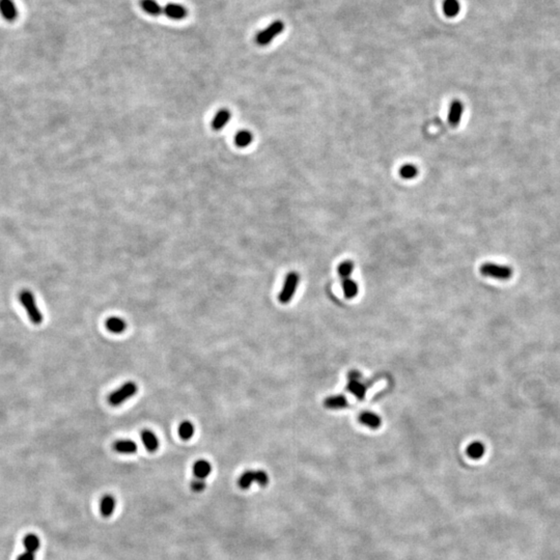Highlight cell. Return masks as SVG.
I'll list each match as a JSON object with an SVG mask.
<instances>
[{"instance_id":"cell-1","label":"cell","mask_w":560,"mask_h":560,"mask_svg":"<svg viewBox=\"0 0 560 560\" xmlns=\"http://www.w3.org/2000/svg\"><path fill=\"white\" fill-rule=\"evenodd\" d=\"M19 300L28 314L29 320L35 325L42 324L43 314L35 302L33 294L28 290H23L19 293Z\"/></svg>"},{"instance_id":"cell-28","label":"cell","mask_w":560,"mask_h":560,"mask_svg":"<svg viewBox=\"0 0 560 560\" xmlns=\"http://www.w3.org/2000/svg\"><path fill=\"white\" fill-rule=\"evenodd\" d=\"M191 489L194 492H203L205 489V482L202 478H195L191 483Z\"/></svg>"},{"instance_id":"cell-3","label":"cell","mask_w":560,"mask_h":560,"mask_svg":"<svg viewBox=\"0 0 560 560\" xmlns=\"http://www.w3.org/2000/svg\"><path fill=\"white\" fill-rule=\"evenodd\" d=\"M254 483L258 484L260 486H266L269 483L268 474L263 470H248L244 472L238 481L239 486L243 490L249 489Z\"/></svg>"},{"instance_id":"cell-16","label":"cell","mask_w":560,"mask_h":560,"mask_svg":"<svg viewBox=\"0 0 560 560\" xmlns=\"http://www.w3.org/2000/svg\"><path fill=\"white\" fill-rule=\"evenodd\" d=\"M115 509V499L111 495H105L100 502V511L105 518L110 517Z\"/></svg>"},{"instance_id":"cell-21","label":"cell","mask_w":560,"mask_h":560,"mask_svg":"<svg viewBox=\"0 0 560 560\" xmlns=\"http://www.w3.org/2000/svg\"><path fill=\"white\" fill-rule=\"evenodd\" d=\"M342 291L347 299H353L358 294V284L353 279H342Z\"/></svg>"},{"instance_id":"cell-15","label":"cell","mask_w":560,"mask_h":560,"mask_svg":"<svg viewBox=\"0 0 560 560\" xmlns=\"http://www.w3.org/2000/svg\"><path fill=\"white\" fill-rule=\"evenodd\" d=\"M359 421L373 430L380 428L382 422L380 416L373 412H363L362 414H360Z\"/></svg>"},{"instance_id":"cell-25","label":"cell","mask_w":560,"mask_h":560,"mask_svg":"<svg viewBox=\"0 0 560 560\" xmlns=\"http://www.w3.org/2000/svg\"><path fill=\"white\" fill-rule=\"evenodd\" d=\"M194 433V426L190 421H184L178 427V435L183 440L191 439Z\"/></svg>"},{"instance_id":"cell-26","label":"cell","mask_w":560,"mask_h":560,"mask_svg":"<svg viewBox=\"0 0 560 560\" xmlns=\"http://www.w3.org/2000/svg\"><path fill=\"white\" fill-rule=\"evenodd\" d=\"M354 270V263L351 260H345L338 266V274L342 279L350 278Z\"/></svg>"},{"instance_id":"cell-22","label":"cell","mask_w":560,"mask_h":560,"mask_svg":"<svg viewBox=\"0 0 560 560\" xmlns=\"http://www.w3.org/2000/svg\"><path fill=\"white\" fill-rule=\"evenodd\" d=\"M460 10V4L458 0H444L443 1V13L448 18H454L458 15Z\"/></svg>"},{"instance_id":"cell-4","label":"cell","mask_w":560,"mask_h":560,"mask_svg":"<svg viewBox=\"0 0 560 560\" xmlns=\"http://www.w3.org/2000/svg\"><path fill=\"white\" fill-rule=\"evenodd\" d=\"M284 29V23L280 20H276L273 23H271L267 26L264 30L259 31L256 34L255 42L259 46H267L268 44L272 42L277 35L281 33Z\"/></svg>"},{"instance_id":"cell-5","label":"cell","mask_w":560,"mask_h":560,"mask_svg":"<svg viewBox=\"0 0 560 560\" xmlns=\"http://www.w3.org/2000/svg\"><path fill=\"white\" fill-rule=\"evenodd\" d=\"M481 273L484 276L498 280H509L512 276V269L504 265L485 263L481 267Z\"/></svg>"},{"instance_id":"cell-8","label":"cell","mask_w":560,"mask_h":560,"mask_svg":"<svg viewBox=\"0 0 560 560\" xmlns=\"http://www.w3.org/2000/svg\"><path fill=\"white\" fill-rule=\"evenodd\" d=\"M348 390L354 394L358 400H363L366 393V386L361 382V375L358 372H351L349 375Z\"/></svg>"},{"instance_id":"cell-7","label":"cell","mask_w":560,"mask_h":560,"mask_svg":"<svg viewBox=\"0 0 560 560\" xmlns=\"http://www.w3.org/2000/svg\"><path fill=\"white\" fill-rule=\"evenodd\" d=\"M23 543L25 547V553L21 554L17 560H35V552L40 549L41 546L39 536L33 534L27 535L24 537Z\"/></svg>"},{"instance_id":"cell-18","label":"cell","mask_w":560,"mask_h":560,"mask_svg":"<svg viewBox=\"0 0 560 560\" xmlns=\"http://www.w3.org/2000/svg\"><path fill=\"white\" fill-rule=\"evenodd\" d=\"M324 405L328 409H341L348 407V401L344 395H333L327 397Z\"/></svg>"},{"instance_id":"cell-23","label":"cell","mask_w":560,"mask_h":560,"mask_svg":"<svg viewBox=\"0 0 560 560\" xmlns=\"http://www.w3.org/2000/svg\"><path fill=\"white\" fill-rule=\"evenodd\" d=\"M467 455L473 459L481 458L484 455V446L482 442H472V443L467 447Z\"/></svg>"},{"instance_id":"cell-17","label":"cell","mask_w":560,"mask_h":560,"mask_svg":"<svg viewBox=\"0 0 560 560\" xmlns=\"http://www.w3.org/2000/svg\"><path fill=\"white\" fill-rule=\"evenodd\" d=\"M229 120H230V112L227 109H221L215 115L212 123V127L216 131L222 130L224 126L229 123Z\"/></svg>"},{"instance_id":"cell-11","label":"cell","mask_w":560,"mask_h":560,"mask_svg":"<svg viewBox=\"0 0 560 560\" xmlns=\"http://www.w3.org/2000/svg\"><path fill=\"white\" fill-rule=\"evenodd\" d=\"M463 112H464V105L462 102L458 100H455L451 102L448 112L449 125L453 126V127H457V126L460 123V120H462Z\"/></svg>"},{"instance_id":"cell-24","label":"cell","mask_w":560,"mask_h":560,"mask_svg":"<svg viewBox=\"0 0 560 560\" xmlns=\"http://www.w3.org/2000/svg\"><path fill=\"white\" fill-rule=\"evenodd\" d=\"M252 141V135L249 131H240L234 136V143L239 148H246Z\"/></svg>"},{"instance_id":"cell-19","label":"cell","mask_w":560,"mask_h":560,"mask_svg":"<svg viewBox=\"0 0 560 560\" xmlns=\"http://www.w3.org/2000/svg\"><path fill=\"white\" fill-rule=\"evenodd\" d=\"M140 5L142 10L152 16H160L163 14V7H162L156 0H141Z\"/></svg>"},{"instance_id":"cell-27","label":"cell","mask_w":560,"mask_h":560,"mask_svg":"<svg viewBox=\"0 0 560 560\" xmlns=\"http://www.w3.org/2000/svg\"><path fill=\"white\" fill-rule=\"evenodd\" d=\"M417 175H418L417 167L412 164H406L402 166L400 169V176L405 179L414 178Z\"/></svg>"},{"instance_id":"cell-12","label":"cell","mask_w":560,"mask_h":560,"mask_svg":"<svg viewBox=\"0 0 560 560\" xmlns=\"http://www.w3.org/2000/svg\"><path fill=\"white\" fill-rule=\"evenodd\" d=\"M113 449L119 454L132 455L136 453L137 444L132 440H117L114 442Z\"/></svg>"},{"instance_id":"cell-20","label":"cell","mask_w":560,"mask_h":560,"mask_svg":"<svg viewBox=\"0 0 560 560\" xmlns=\"http://www.w3.org/2000/svg\"><path fill=\"white\" fill-rule=\"evenodd\" d=\"M106 327L112 333H122L126 330V328H127V324H126V322L121 318L112 317L107 319Z\"/></svg>"},{"instance_id":"cell-10","label":"cell","mask_w":560,"mask_h":560,"mask_svg":"<svg viewBox=\"0 0 560 560\" xmlns=\"http://www.w3.org/2000/svg\"><path fill=\"white\" fill-rule=\"evenodd\" d=\"M163 14L173 20H182L187 17L188 11L182 4L171 2L163 7Z\"/></svg>"},{"instance_id":"cell-14","label":"cell","mask_w":560,"mask_h":560,"mask_svg":"<svg viewBox=\"0 0 560 560\" xmlns=\"http://www.w3.org/2000/svg\"><path fill=\"white\" fill-rule=\"evenodd\" d=\"M211 471H212V466L205 459H198L193 465V474L195 478H202V480H204V478L210 475Z\"/></svg>"},{"instance_id":"cell-13","label":"cell","mask_w":560,"mask_h":560,"mask_svg":"<svg viewBox=\"0 0 560 560\" xmlns=\"http://www.w3.org/2000/svg\"><path fill=\"white\" fill-rule=\"evenodd\" d=\"M141 440L144 447H146L150 453H153V451H156L159 447L158 438L156 437L155 433L150 430H144L141 433Z\"/></svg>"},{"instance_id":"cell-2","label":"cell","mask_w":560,"mask_h":560,"mask_svg":"<svg viewBox=\"0 0 560 560\" xmlns=\"http://www.w3.org/2000/svg\"><path fill=\"white\" fill-rule=\"evenodd\" d=\"M138 387L134 382H127L122 385L119 389H116L112 392L109 397H108V403H109L113 407L122 405L125 401L131 399L132 396L135 395L137 392Z\"/></svg>"},{"instance_id":"cell-9","label":"cell","mask_w":560,"mask_h":560,"mask_svg":"<svg viewBox=\"0 0 560 560\" xmlns=\"http://www.w3.org/2000/svg\"><path fill=\"white\" fill-rule=\"evenodd\" d=\"M0 15L7 22H15L19 17V10L14 0H0Z\"/></svg>"},{"instance_id":"cell-6","label":"cell","mask_w":560,"mask_h":560,"mask_svg":"<svg viewBox=\"0 0 560 560\" xmlns=\"http://www.w3.org/2000/svg\"><path fill=\"white\" fill-rule=\"evenodd\" d=\"M299 280H300V276L296 272H291L286 275L282 290L278 296L279 301L281 302L282 304H286L292 300V298L294 297V295L297 291L298 284H299Z\"/></svg>"}]
</instances>
